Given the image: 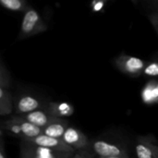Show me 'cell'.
Here are the masks:
<instances>
[{
	"label": "cell",
	"mask_w": 158,
	"mask_h": 158,
	"mask_svg": "<svg viewBox=\"0 0 158 158\" xmlns=\"http://www.w3.org/2000/svg\"><path fill=\"white\" fill-rule=\"evenodd\" d=\"M46 31L47 25L42 19L39 12L30 6L23 14L18 39L25 40Z\"/></svg>",
	"instance_id": "6da1fadb"
},
{
	"label": "cell",
	"mask_w": 158,
	"mask_h": 158,
	"mask_svg": "<svg viewBox=\"0 0 158 158\" xmlns=\"http://www.w3.org/2000/svg\"><path fill=\"white\" fill-rule=\"evenodd\" d=\"M114 63L118 70L133 78L143 75L146 66L145 62L142 58L126 54H121L117 56Z\"/></svg>",
	"instance_id": "7a4b0ae2"
},
{
	"label": "cell",
	"mask_w": 158,
	"mask_h": 158,
	"mask_svg": "<svg viewBox=\"0 0 158 158\" xmlns=\"http://www.w3.org/2000/svg\"><path fill=\"white\" fill-rule=\"evenodd\" d=\"M89 149H91L92 152L98 158L129 156L127 150L123 146L103 140H97L93 142L90 144Z\"/></svg>",
	"instance_id": "3957f363"
},
{
	"label": "cell",
	"mask_w": 158,
	"mask_h": 158,
	"mask_svg": "<svg viewBox=\"0 0 158 158\" xmlns=\"http://www.w3.org/2000/svg\"><path fill=\"white\" fill-rule=\"evenodd\" d=\"M44 104L38 97L31 94H22L14 97V112L17 116H22L44 107Z\"/></svg>",
	"instance_id": "277c9868"
},
{
	"label": "cell",
	"mask_w": 158,
	"mask_h": 158,
	"mask_svg": "<svg viewBox=\"0 0 158 158\" xmlns=\"http://www.w3.org/2000/svg\"><path fill=\"white\" fill-rule=\"evenodd\" d=\"M62 141L76 152L89 149L91 144L87 136L81 131L73 127H69L62 138Z\"/></svg>",
	"instance_id": "5b68a950"
},
{
	"label": "cell",
	"mask_w": 158,
	"mask_h": 158,
	"mask_svg": "<svg viewBox=\"0 0 158 158\" xmlns=\"http://www.w3.org/2000/svg\"><path fill=\"white\" fill-rule=\"evenodd\" d=\"M21 141L27 142L29 143H31L33 145L42 147V148H47L51 150L56 151H62V152H70V153H76L73 149L69 147L62 140L52 138L49 136H46L44 134H41L37 137L31 138V139H22Z\"/></svg>",
	"instance_id": "8992f818"
},
{
	"label": "cell",
	"mask_w": 158,
	"mask_h": 158,
	"mask_svg": "<svg viewBox=\"0 0 158 158\" xmlns=\"http://www.w3.org/2000/svg\"><path fill=\"white\" fill-rule=\"evenodd\" d=\"M20 145L24 147L33 158H71L75 154L70 152H62L47 148H42L24 141H21Z\"/></svg>",
	"instance_id": "52a82bcc"
},
{
	"label": "cell",
	"mask_w": 158,
	"mask_h": 158,
	"mask_svg": "<svg viewBox=\"0 0 158 158\" xmlns=\"http://www.w3.org/2000/svg\"><path fill=\"white\" fill-rule=\"evenodd\" d=\"M46 105L40 109H37V110L31 112L29 114H26V115H22L20 117L23 119L27 120L28 122H30V123H31V124H33V125L41 128V129H44L51 121H53L54 119L56 118V117H54L50 113V111L46 107Z\"/></svg>",
	"instance_id": "ba28073f"
},
{
	"label": "cell",
	"mask_w": 158,
	"mask_h": 158,
	"mask_svg": "<svg viewBox=\"0 0 158 158\" xmlns=\"http://www.w3.org/2000/svg\"><path fill=\"white\" fill-rule=\"evenodd\" d=\"M69 122L66 118H56L53 121H51L46 127L43 129V134L62 140L66 131L69 129Z\"/></svg>",
	"instance_id": "9c48e42d"
},
{
	"label": "cell",
	"mask_w": 158,
	"mask_h": 158,
	"mask_svg": "<svg viewBox=\"0 0 158 158\" xmlns=\"http://www.w3.org/2000/svg\"><path fill=\"white\" fill-rule=\"evenodd\" d=\"M153 138L150 136H139L135 143L137 158H156L152 147Z\"/></svg>",
	"instance_id": "30bf717a"
},
{
	"label": "cell",
	"mask_w": 158,
	"mask_h": 158,
	"mask_svg": "<svg viewBox=\"0 0 158 158\" xmlns=\"http://www.w3.org/2000/svg\"><path fill=\"white\" fill-rule=\"evenodd\" d=\"M46 107L54 117L58 118H67L74 113L73 106L68 102L47 103Z\"/></svg>",
	"instance_id": "8fae6325"
},
{
	"label": "cell",
	"mask_w": 158,
	"mask_h": 158,
	"mask_svg": "<svg viewBox=\"0 0 158 158\" xmlns=\"http://www.w3.org/2000/svg\"><path fill=\"white\" fill-rule=\"evenodd\" d=\"M14 111V97L8 88L0 87V115H10Z\"/></svg>",
	"instance_id": "7c38bea8"
},
{
	"label": "cell",
	"mask_w": 158,
	"mask_h": 158,
	"mask_svg": "<svg viewBox=\"0 0 158 158\" xmlns=\"http://www.w3.org/2000/svg\"><path fill=\"white\" fill-rule=\"evenodd\" d=\"M142 100L145 105L158 104V91L156 80H150L142 90Z\"/></svg>",
	"instance_id": "4fadbf2b"
},
{
	"label": "cell",
	"mask_w": 158,
	"mask_h": 158,
	"mask_svg": "<svg viewBox=\"0 0 158 158\" xmlns=\"http://www.w3.org/2000/svg\"><path fill=\"white\" fill-rule=\"evenodd\" d=\"M14 118L18 120L22 136H23L22 139H31V138H34L43 134V129L28 122L27 120L23 119L20 116H14Z\"/></svg>",
	"instance_id": "5bb4252c"
},
{
	"label": "cell",
	"mask_w": 158,
	"mask_h": 158,
	"mask_svg": "<svg viewBox=\"0 0 158 158\" xmlns=\"http://www.w3.org/2000/svg\"><path fill=\"white\" fill-rule=\"evenodd\" d=\"M0 5L7 10L23 13L30 7L25 0H0Z\"/></svg>",
	"instance_id": "9a60e30c"
},
{
	"label": "cell",
	"mask_w": 158,
	"mask_h": 158,
	"mask_svg": "<svg viewBox=\"0 0 158 158\" xmlns=\"http://www.w3.org/2000/svg\"><path fill=\"white\" fill-rule=\"evenodd\" d=\"M11 78L8 69H6V65L4 64L3 60H0V87L8 88L10 86Z\"/></svg>",
	"instance_id": "2e32d148"
},
{
	"label": "cell",
	"mask_w": 158,
	"mask_h": 158,
	"mask_svg": "<svg viewBox=\"0 0 158 158\" xmlns=\"http://www.w3.org/2000/svg\"><path fill=\"white\" fill-rule=\"evenodd\" d=\"M146 77H158V59L148 63L143 70V74Z\"/></svg>",
	"instance_id": "e0dca14e"
},
{
	"label": "cell",
	"mask_w": 158,
	"mask_h": 158,
	"mask_svg": "<svg viewBox=\"0 0 158 158\" xmlns=\"http://www.w3.org/2000/svg\"><path fill=\"white\" fill-rule=\"evenodd\" d=\"M71 158H98L96 156L90 151V149H85V150H81L77 151Z\"/></svg>",
	"instance_id": "ac0fdd59"
},
{
	"label": "cell",
	"mask_w": 158,
	"mask_h": 158,
	"mask_svg": "<svg viewBox=\"0 0 158 158\" xmlns=\"http://www.w3.org/2000/svg\"><path fill=\"white\" fill-rule=\"evenodd\" d=\"M149 12L158 13V0H146L143 3Z\"/></svg>",
	"instance_id": "d6986e66"
},
{
	"label": "cell",
	"mask_w": 158,
	"mask_h": 158,
	"mask_svg": "<svg viewBox=\"0 0 158 158\" xmlns=\"http://www.w3.org/2000/svg\"><path fill=\"white\" fill-rule=\"evenodd\" d=\"M147 18L150 20L152 26L154 27L156 32L157 33L158 35V13H156V12H148Z\"/></svg>",
	"instance_id": "ffe728a7"
},
{
	"label": "cell",
	"mask_w": 158,
	"mask_h": 158,
	"mask_svg": "<svg viewBox=\"0 0 158 158\" xmlns=\"http://www.w3.org/2000/svg\"><path fill=\"white\" fill-rule=\"evenodd\" d=\"M104 6H105V2L101 1V0L94 1V2L92 3V9H93L94 12H99V11L103 10Z\"/></svg>",
	"instance_id": "44dd1931"
},
{
	"label": "cell",
	"mask_w": 158,
	"mask_h": 158,
	"mask_svg": "<svg viewBox=\"0 0 158 158\" xmlns=\"http://www.w3.org/2000/svg\"><path fill=\"white\" fill-rule=\"evenodd\" d=\"M1 143H0V158H7L5 152V145H4V139H3V131L1 132Z\"/></svg>",
	"instance_id": "7402d4cb"
},
{
	"label": "cell",
	"mask_w": 158,
	"mask_h": 158,
	"mask_svg": "<svg viewBox=\"0 0 158 158\" xmlns=\"http://www.w3.org/2000/svg\"><path fill=\"white\" fill-rule=\"evenodd\" d=\"M19 158H33L31 155H30V153L24 148V147H22L21 145H20V157Z\"/></svg>",
	"instance_id": "603a6c76"
},
{
	"label": "cell",
	"mask_w": 158,
	"mask_h": 158,
	"mask_svg": "<svg viewBox=\"0 0 158 158\" xmlns=\"http://www.w3.org/2000/svg\"><path fill=\"white\" fill-rule=\"evenodd\" d=\"M152 147L154 149V152L156 154V158H158V145L156 144V141L154 139H153V142H152Z\"/></svg>",
	"instance_id": "cb8c5ba5"
},
{
	"label": "cell",
	"mask_w": 158,
	"mask_h": 158,
	"mask_svg": "<svg viewBox=\"0 0 158 158\" xmlns=\"http://www.w3.org/2000/svg\"><path fill=\"white\" fill-rule=\"evenodd\" d=\"M100 158H130L129 156H113V157H100Z\"/></svg>",
	"instance_id": "d4e9b609"
},
{
	"label": "cell",
	"mask_w": 158,
	"mask_h": 158,
	"mask_svg": "<svg viewBox=\"0 0 158 158\" xmlns=\"http://www.w3.org/2000/svg\"><path fill=\"white\" fill-rule=\"evenodd\" d=\"M156 87H157V91H158V81L156 80Z\"/></svg>",
	"instance_id": "484cf974"
}]
</instances>
